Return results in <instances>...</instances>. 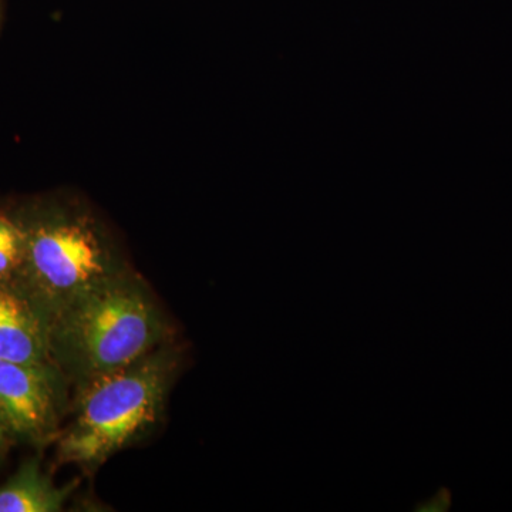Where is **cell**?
<instances>
[{"label":"cell","mask_w":512,"mask_h":512,"mask_svg":"<svg viewBox=\"0 0 512 512\" xmlns=\"http://www.w3.org/2000/svg\"><path fill=\"white\" fill-rule=\"evenodd\" d=\"M74 487H57L36 460H29L0 487V512L62 511Z\"/></svg>","instance_id":"6"},{"label":"cell","mask_w":512,"mask_h":512,"mask_svg":"<svg viewBox=\"0 0 512 512\" xmlns=\"http://www.w3.org/2000/svg\"><path fill=\"white\" fill-rule=\"evenodd\" d=\"M69 379L55 362L0 360V417L13 440L56 441L66 412Z\"/></svg>","instance_id":"4"},{"label":"cell","mask_w":512,"mask_h":512,"mask_svg":"<svg viewBox=\"0 0 512 512\" xmlns=\"http://www.w3.org/2000/svg\"><path fill=\"white\" fill-rule=\"evenodd\" d=\"M0 360L53 362L49 322L12 281H0Z\"/></svg>","instance_id":"5"},{"label":"cell","mask_w":512,"mask_h":512,"mask_svg":"<svg viewBox=\"0 0 512 512\" xmlns=\"http://www.w3.org/2000/svg\"><path fill=\"white\" fill-rule=\"evenodd\" d=\"M25 255V231L18 222L0 214V281H13Z\"/></svg>","instance_id":"7"},{"label":"cell","mask_w":512,"mask_h":512,"mask_svg":"<svg viewBox=\"0 0 512 512\" xmlns=\"http://www.w3.org/2000/svg\"><path fill=\"white\" fill-rule=\"evenodd\" d=\"M23 231L25 255L12 282L49 323L84 293L126 271L96 222L82 212H55Z\"/></svg>","instance_id":"3"},{"label":"cell","mask_w":512,"mask_h":512,"mask_svg":"<svg viewBox=\"0 0 512 512\" xmlns=\"http://www.w3.org/2000/svg\"><path fill=\"white\" fill-rule=\"evenodd\" d=\"M146 282L126 271L84 293L49 323L50 356L76 387L170 342Z\"/></svg>","instance_id":"1"},{"label":"cell","mask_w":512,"mask_h":512,"mask_svg":"<svg viewBox=\"0 0 512 512\" xmlns=\"http://www.w3.org/2000/svg\"><path fill=\"white\" fill-rule=\"evenodd\" d=\"M181 360L168 342L77 387L73 419L56 439L57 461L93 470L143 439L163 417Z\"/></svg>","instance_id":"2"},{"label":"cell","mask_w":512,"mask_h":512,"mask_svg":"<svg viewBox=\"0 0 512 512\" xmlns=\"http://www.w3.org/2000/svg\"><path fill=\"white\" fill-rule=\"evenodd\" d=\"M12 434L9 433L8 427H6L5 421L0 417V460H2L3 456H5L6 451L10 447V444L13 443Z\"/></svg>","instance_id":"8"}]
</instances>
